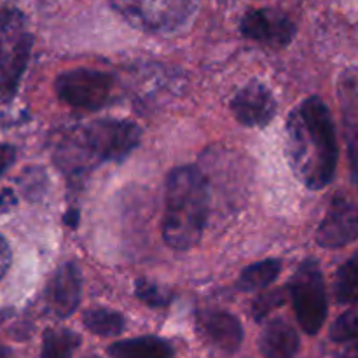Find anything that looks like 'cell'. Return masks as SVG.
<instances>
[{"instance_id": "cell-13", "label": "cell", "mask_w": 358, "mask_h": 358, "mask_svg": "<svg viewBox=\"0 0 358 358\" xmlns=\"http://www.w3.org/2000/svg\"><path fill=\"white\" fill-rule=\"evenodd\" d=\"M259 350L264 358H294L299 350V336L285 318H273L259 336Z\"/></svg>"}, {"instance_id": "cell-1", "label": "cell", "mask_w": 358, "mask_h": 358, "mask_svg": "<svg viewBox=\"0 0 358 358\" xmlns=\"http://www.w3.org/2000/svg\"><path fill=\"white\" fill-rule=\"evenodd\" d=\"M285 152L294 175L311 191L325 189L338 168L332 115L318 96L301 101L287 119Z\"/></svg>"}, {"instance_id": "cell-5", "label": "cell", "mask_w": 358, "mask_h": 358, "mask_svg": "<svg viewBox=\"0 0 358 358\" xmlns=\"http://www.w3.org/2000/svg\"><path fill=\"white\" fill-rule=\"evenodd\" d=\"M112 9L136 30L149 34H170L184 27L192 17L196 3L185 0H163V2H112Z\"/></svg>"}, {"instance_id": "cell-15", "label": "cell", "mask_w": 358, "mask_h": 358, "mask_svg": "<svg viewBox=\"0 0 358 358\" xmlns=\"http://www.w3.org/2000/svg\"><path fill=\"white\" fill-rule=\"evenodd\" d=\"M282 271V262L278 259H266V261L255 262L241 271L236 282V289L241 292H255L271 285L278 278Z\"/></svg>"}, {"instance_id": "cell-3", "label": "cell", "mask_w": 358, "mask_h": 358, "mask_svg": "<svg viewBox=\"0 0 358 358\" xmlns=\"http://www.w3.org/2000/svg\"><path fill=\"white\" fill-rule=\"evenodd\" d=\"M208 182L196 166H177L166 177L163 238L173 250L199 243L208 219Z\"/></svg>"}, {"instance_id": "cell-28", "label": "cell", "mask_w": 358, "mask_h": 358, "mask_svg": "<svg viewBox=\"0 0 358 358\" xmlns=\"http://www.w3.org/2000/svg\"><path fill=\"white\" fill-rule=\"evenodd\" d=\"M3 7H6V3H0V10H2Z\"/></svg>"}, {"instance_id": "cell-12", "label": "cell", "mask_w": 358, "mask_h": 358, "mask_svg": "<svg viewBox=\"0 0 358 358\" xmlns=\"http://www.w3.org/2000/svg\"><path fill=\"white\" fill-rule=\"evenodd\" d=\"M28 44H34V38L27 30V17L16 7L6 6L0 10V70Z\"/></svg>"}, {"instance_id": "cell-26", "label": "cell", "mask_w": 358, "mask_h": 358, "mask_svg": "<svg viewBox=\"0 0 358 358\" xmlns=\"http://www.w3.org/2000/svg\"><path fill=\"white\" fill-rule=\"evenodd\" d=\"M17 205V198L14 194L13 189H2L0 191V210L2 212H9Z\"/></svg>"}, {"instance_id": "cell-8", "label": "cell", "mask_w": 358, "mask_h": 358, "mask_svg": "<svg viewBox=\"0 0 358 358\" xmlns=\"http://www.w3.org/2000/svg\"><path fill=\"white\" fill-rule=\"evenodd\" d=\"M358 240V205L336 196L317 229L322 248H341Z\"/></svg>"}, {"instance_id": "cell-19", "label": "cell", "mask_w": 358, "mask_h": 358, "mask_svg": "<svg viewBox=\"0 0 358 358\" xmlns=\"http://www.w3.org/2000/svg\"><path fill=\"white\" fill-rule=\"evenodd\" d=\"M30 52L31 44H28L27 48L21 49V52L13 59V62L7 63V65L0 70V101H2V103L10 101L14 98V94H16L17 86H20L21 83V77H23L24 70H27Z\"/></svg>"}, {"instance_id": "cell-10", "label": "cell", "mask_w": 358, "mask_h": 358, "mask_svg": "<svg viewBox=\"0 0 358 358\" xmlns=\"http://www.w3.org/2000/svg\"><path fill=\"white\" fill-rule=\"evenodd\" d=\"M83 292V275L73 262H65L55 271L45 287V304L58 318L73 315L79 308Z\"/></svg>"}, {"instance_id": "cell-9", "label": "cell", "mask_w": 358, "mask_h": 358, "mask_svg": "<svg viewBox=\"0 0 358 358\" xmlns=\"http://www.w3.org/2000/svg\"><path fill=\"white\" fill-rule=\"evenodd\" d=\"M231 110L238 122L248 128H264L276 114V100L266 84L250 83L231 100Z\"/></svg>"}, {"instance_id": "cell-6", "label": "cell", "mask_w": 358, "mask_h": 358, "mask_svg": "<svg viewBox=\"0 0 358 358\" xmlns=\"http://www.w3.org/2000/svg\"><path fill=\"white\" fill-rule=\"evenodd\" d=\"M56 94L66 105L86 110H98L110 103L114 79L110 73L91 69L63 72L55 83Z\"/></svg>"}, {"instance_id": "cell-16", "label": "cell", "mask_w": 358, "mask_h": 358, "mask_svg": "<svg viewBox=\"0 0 358 358\" xmlns=\"http://www.w3.org/2000/svg\"><path fill=\"white\" fill-rule=\"evenodd\" d=\"M83 339L69 329H48L42 336L41 358H72Z\"/></svg>"}, {"instance_id": "cell-14", "label": "cell", "mask_w": 358, "mask_h": 358, "mask_svg": "<svg viewBox=\"0 0 358 358\" xmlns=\"http://www.w3.org/2000/svg\"><path fill=\"white\" fill-rule=\"evenodd\" d=\"M110 358H173V346L157 336L122 339L107 348Z\"/></svg>"}, {"instance_id": "cell-21", "label": "cell", "mask_w": 358, "mask_h": 358, "mask_svg": "<svg viewBox=\"0 0 358 358\" xmlns=\"http://www.w3.org/2000/svg\"><path fill=\"white\" fill-rule=\"evenodd\" d=\"M135 294L142 303L150 308H164L170 304L171 294L168 290L161 289L156 283L149 282L145 278H138L135 282Z\"/></svg>"}, {"instance_id": "cell-25", "label": "cell", "mask_w": 358, "mask_h": 358, "mask_svg": "<svg viewBox=\"0 0 358 358\" xmlns=\"http://www.w3.org/2000/svg\"><path fill=\"white\" fill-rule=\"evenodd\" d=\"M10 261H13V252H10L9 241L0 234V280L6 276L7 269H9Z\"/></svg>"}, {"instance_id": "cell-11", "label": "cell", "mask_w": 358, "mask_h": 358, "mask_svg": "<svg viewBox=\"0 0 358 358\" xmlns=\"http://www.w3.org/2000/svg\"><path fill=\"white\" fill-rule=\"evenodd\" d=\"M198 331L212 348L224 355H233L243 341V327L240 320L227 311L210 310L198 317Z\"/></svg>"}, {"instance_id": "cell-7", "label": "cell", "mask_w": 358, "mask_h": 358, "mask_svg": "<svg viewBox=\"0 0 358 358\" xmlns=\"http://www.w3.org/2000/svg\"><path fill=\"white\" fill-rule=\"evenodd\" d=\"M240 31L243 37L271 48H285L296 37L292 17L276 9H250L241 17Z\"/></svg>"}, {"instance_id": "cell-17", "label": "cell", "mask_w": 358, "mask_h": 358, "mask_svg": "<svg viewBox=\"0 0 358 358\" xmlns=\"http://www.w3.org/2000/svg\"><path fill=\"white\" fill-rule=\"evenodd\" d=\"M83 320L87 331L101 336V338L119 336L126 327L124 317L117 311L107 310V308H93V310L84 311Z\"/></svg>"}, {"instance_id": "cell-23", "label": "cell", "mask_w": 358, "mask_h": 358, "mask_svg": "<svg viewBox=\"0 0 358 358\" xmlns=\"http://www.w3.org/2000/svg\"><path fill=\"white\" fill-rule=\"evenodd\" d=\"M348 159H350V173H352V180L358 189V128H355L352 133H350Z\"/></svg>"}, {"instance_id": "cell-18", "label": "cell", "mask_w": 358, "mask_h": 358, "mask_svg": "<svg viewBox=\"0 0 358 358\" xmlns=\"http://www.w3.org/2000/svg\"><path fill=\"white\" fill-rule=\"evenodd\" d=\"M331 339L345 346L341 358H358V311H346L334 322Z\"/></svg>"}, {"instance_id": "cell-24", "label": "cell", "mask_w": 358, "mask_h": 358, "mask_svg": "<svg viewBox=\"0 0 358 358\" xmlns=\"http://www.w3.org/2000/svg\"><path fill=\"white\" fill-rule=\"evenodd\" d=\"M16 161V149L7 143H0V177L9 170Z\"/></svg>"}, {"instance_id": "cell-27", "label": "cell", "mask_w": 358, "mask_h": 358, "mask_svg": "<svg viewBox=\"0 0 358 358\" xmlns=\"http://www.w3.org/2000/svg\"><path fill=\"white\" fill-rule=\"evenodd\" d=\"M0 358H14V355L9 348H6V346H0Z\"/></svg>"}, {"instance_id": "cell-20", "label": "cell", "mask_w": 358, "mask_h": 358, "mask_svg": "<svg viewBox=\"0 0 358 358\" xmlns=\"http://www.w3.org/2000/svg\"><path fill=\"white\" fill-rule=\"evenodd\" d=\"M336 299L343 304H358V252L336 273Z\"/></svg>"}, {"instance_id": "cell-4", "label": "cell", "mask_w": 358, "mask_h": 358, "mask_svg": "<svg viewBox=\"0 0 358 358\" xmlns=\"http://www.w3.org/2000/svg\"><path fill=\"white\" fill-rule=\"evenodd\" d=\"M296 318L306 334L315 336L327 318V290L315 259H304L289 283Z\"/></svg>"}, {"instance_id": "cell-22", "label": "cell", "mask_w": 358, "mask_h": 358, "mask_svg": "<svg viewBox=\"0 0 358 358\" xmlns=\"http://www.w3.org/2000/svg\"><path fill=\"white\" fill-rule=\"evenodd\" d=\"M285 303V294L283 290H271V292L261 294L252 304V317L257 322L264 320L275 308L282 306Z\"/></svg>"}, {"instance_id": "cell-29", "label": "cell", "mask_w": 358, "mask_h": 358, "mask_svg": "<svg viewBox=\"0 0 358 358\" xmlns=\"http://www.w3.org/2000/svg\"><path fill=\"white\" fill-rule=\"evenodd\" d=\"M96 358H98V357H96Z\"/></svg>"}, {"instance_id": "cell-2", "label": "cell", "mask_w": 358, "mask_h": 358, "mask_svg": "<svg viewBox=\"0 0 358 358\" xmlns=\"http://www.w3.org/2000/svg\"><path fill=\"white\" fill-rule=\"evenodd\" d=\"M138 126L126 119H98L73 128L58 142L55 161L69 175H83L101 163H121L138 147Z\"/></svg>"}]
</instances>
